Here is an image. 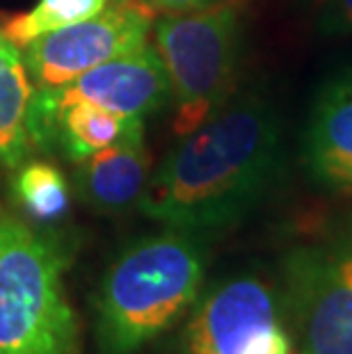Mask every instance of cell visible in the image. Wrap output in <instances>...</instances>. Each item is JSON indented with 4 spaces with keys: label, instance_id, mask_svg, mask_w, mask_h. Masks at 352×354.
<instances>
[{
    "label": "cell",
    "instance_id": "cell-6",
    "mask_svg": "<svg viewBox=\"0 0 352 354\" xmlns=\"http://www.w3.org/2000/svg\"><path fill=\"white\" fill-rule=\"evenodd\" d=\"M154 14L142 0H108L94 17L44 35L19 50L37 87H59L149 44Z\"/></svg>",
    "mask_w": 352,
    "mask_h": 354
},
{
    "label": "cell",
    "instance_id": "cell-14",
    "mask_svg": "<svg viewBox=\"0 0 352 354\" xmlns=\"http://www.w3.org/2000/svg\"><path fill=\"white\" fill-rule=\"evenodd\" d=\"M320 26L325 32H352V0H320Z\"/></svg>",
    "mask_w": 352,
    "mask_h": 354
},
{
    "label": "cell",
    "instance_id": "cell-5",
    "mask_svg": "<svg viewBox=\"0 0 352 354\" xmlns=\"http://www.w3.org/2000/svg\"><path fill=\"white\" fill-rule=\"evenodd\" d=\"M297 354H352V227L288 259Z\"/></svg>",
    "mask_w": 352,
    "mask_h": 354
},
{
    "label": "cell",
    "instance_id": "cell-2",
    "mask_svg": "<svg viewBox=\"0 0 352 354\" xmlns=\"http://www.w3.org/2000/svg\"><path fill=\"white\" fill-rule=\"evenodd\" d=\"M204 254L192 233L167 229L140 238L110 263L94 297L101 354H133L194 304Z\"/></svg>",
    "mask_w": 352,
    "mask_h": 354
},
{
    "label": "cell",
    "instance_id": "cell-11",
    "mask_svg": "<svg viewBox=\"0 0 352 354\" xmlns=\"http://www.w3.org/2000/svg\"><path fill=\"white\" fill-rule=\"evenodd\" d=\"M33 92L21 50L0 32V167L17 169L33 149L28 128Z\"/></svg>",
    "mask_w": 352,
    "mask_h": 354
},
{
    "label": "cell",
    "instance_id": "cell-8",
    "mask_svg": "<svg viewBox=\"0 0 352 354\" xmlns=\"http://www.w3.org/2000/svg\"><path fill=\"white\" fill-rule=\"evenodd\" d=\"M30 101L37 105L85 101L129 119H147L172 101V89L160 55L154 46L145 44L66 85L37 87Z\"/></svg>",
    "mask_w": 352,
    "mask_h": 354
},
{
    "label": "cell",
    "instance_id": "cell-7",
    "mask_svg": "<svg viewBox=\"0 0 352 354\" xmlns=\"http://www.w3.org/2000/svg\"><path fill=\"white\" fill-rule=\"evenodd\" d=\"M272 290L257 277L217 286L185 329V354H290Z\"/></svg>",
    "mask_w": 352,
    "mask_h": 354
},
{
    "label": "cell",
    "instance_id": "cell-10",
    "mask_svg": "<svg viewBox=\"0 0 352 354\" xmlns=\"http://www.w3.org/2000/svg\"><path fill=\"white\" fill-rule=\"evenodd\" d=\"M151 171L145 128L78 162V192L99 213H124L140 203Z\"/></svg>",
    "mask_w": 352,
    "mask_h": 354
},
{
    "label": "cell",
    "instance_id": "cell-4",
    "mask_svg": "<svg viewBox=\"0 0 352 354\" xmlns=\"http://www.w3.org/2000/svg\"><path fill=\"white\" fill-rule=\"evenodd\" d=\"M238 41L234 5L215 3L185 14H165L154 24V48L167 71L176 108V135L194 131L229 101Z\"/></svg>",
    "mask_w": 352,
    "mask_h": 354
},
{
    "label": "cell",
    "instance_id": "cell-3",
    "mask_svg": "<svg viewBox=\"0 0 352 354\" xmlns=\"http://www.w3.org/2000/svg\"><path fill=\"white\" fill-rule=\"evenodd\" d=\"M64 268L53 238L0 217V354H80Z\"/></svg>",
    "mask_w": 352,
    "mask_h": 354
},
{
    "label": "cell",
    "instance_id": "cell-1",
    "mask_svg": "<svg viewBox=\"0 0 352 354\" xmlns=\"http://www.w3.org/2000/svg\"><path fill=\"white\" fill-rule=\"evenodd\" d=\"M181 138L149 176L140 210L192 236L234 227L277 176L281 128L272 105L245 94Z\"/></svg>",
    "mask_w": 352,
    "mask_h": 354
},
{
    "label": "cell",
    "instance_id": "cell-15",
    "mask_svg": "<svg viewBox=\"0 0 352 354\" xmlns=\"http://www.w3.org/2000/svg\"><path fill=\"white\" fill-rule=\"evenodd\" d=\"M151 7L154 12L163 14H185L194 10H204V7L215 5L217 0H142Z\"/></svg>",
    "mask_w": 352,
    "mask_h": 354
},
{
    "label": "cell",
    "instance_id": "cell-9",
    "mask_svg": "<svg viewBox=\"0 0 352 354\" xmlns=\"http://www.w3.org/2000/svg\"><path fill=\"white\" fill-rule=\"evenodd\" d=\"M304 158L323 185L352 192V71L329 80L318 94L306 124Z\"/></svg>",
    "mask_w": 352,
    "mask_h": 354
},
{
    "label": "cell",
    "instance_id": "cell-12",
    "mask_svg": "<svg viewBox=\"0 0 352 354\" xmlns=\"http://www.w3.org/2000/svg\"><path fill=\"white\" fill-rule=\"evenodd\" d=\"M12 190L21 208L41 224H53L69 213V185L62 171L50 162L19 165Z\"/></svg>",
    "mask_w": 352,
    "mask_h": 354
},
{
    "label": "cell",
    "instance_id": "cell-13",
    "mask_svg": "<svg viewBox=\"0 0 352 354\" xmlns=\"http://www.w3.org/2000/svg\"><path fill=\"white\" fill-rule=\"evenodd\" d=\"M106 3L108 0H39L30 12L7 21L3 37L17 48H24L44 35L94 17L106 7Z\"/></svg>",
    "mask_w": 352,
    "mask_h": 354
}]
</instances>
